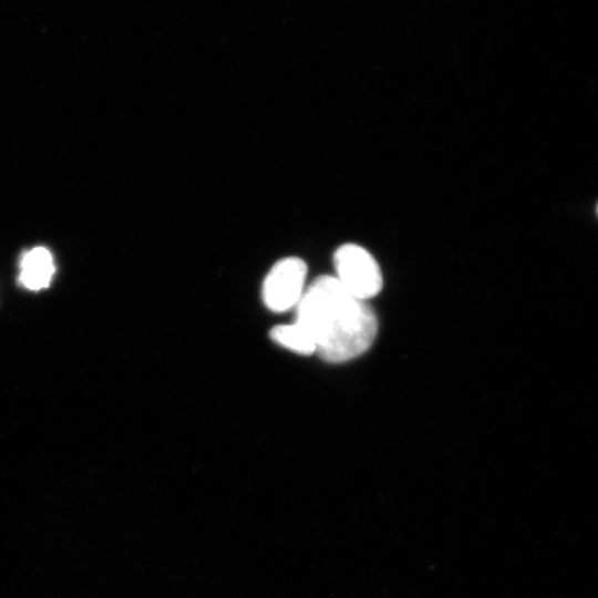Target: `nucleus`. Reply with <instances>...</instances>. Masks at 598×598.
<instances>
[{
  "label": "nucleus",
  "mask_w": 598,
  "mask_h": 598,
  "mask_svg": "<svg viewBox=\"0 0 598 598\" xmlns=\"http://www.w3.org/2000/svg\"><path fill=\"white\" fill-rule=\"evenodd\" d=\"M295 322L310 334L316 352L330 363L359 357L378 333V319L369 303L352 296L330 275L306 287L296 306Z\"/></svg>",
  "instance_id": "1"
},
{
  "label": "nucleus",
  "mask_w": 598,
  "mask_h": 598,
  "mask_svg": "<svg viewBox=\"0 0 598 598\" xmlns=\"http://www.w3.org/2000/svg\"><path fill=\"white\" fill-rule=\"evenodd\" d=\"M336 278L355 298L377 296L383 286L380 266L373 255L358 244H343L333 254Z\"/></svg>",
  "instance_id": "2"
},
{
  "label": "nucleus",
  "mask_w": 598,
  "mask_h": 598,
  "mask_svg": "<svg viewBox=\"0 0 598 598\" xmlns=\"http://www.w3.org/2000/svg\"><path fill=\"white\" fill-rule=\"evenodd\" d=\"M307 272V264L299 257L289 256L276 261L261 286L265 306L274 312L296 308L306 290Z\"/></svg>",
  "instance_id": "3"
},
{
  "label": "nucleus",
  "mask_w": 598,
  "mask_h": 598,
  "mask_svg": "<svg viewBox=\"0 0 598 598\" xmlns=\"http://www.w3.org/2000/svg\"><path fill=\"white\" fill-rule=\"evenodd\" d=\"M53 272L54 266L50 251L44 247H37L22 258L20 281L31 290H39L49 286Z\"/></svg>",
  "instance_id": "4"
},
{
  "label": "nucleus",
  "mask_w": 598,
  "mask_h": 598,
  "mask_svg": "<svg viewBox=\"0 0 598 598\" xmlns=\"http://www.w3.org/2000/svg\"><path fill=\"white\" fill-rule=\"evenodd\" d=\"M276 343L299 354L309 355L316 352V344L310 334L298 323L279 324L269 332Z\"/></svg>",
  "instance_id": "5"
},
{
  "label": "nucleus",
  "mask_w": 598,
  "mask_h": 598,
  "mask_svg": "<svg viewBox=\"0 0 598 598\" xmlns=\"http://www.w3.org/2000/svg\"><path fill=\"white\" fill-rule=\"evenodd\" d=\"M597 212H598V207H597Z\"/></svg>",
  "instance_id": "6"
}]
</instances>
